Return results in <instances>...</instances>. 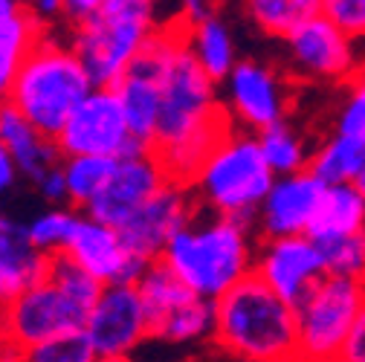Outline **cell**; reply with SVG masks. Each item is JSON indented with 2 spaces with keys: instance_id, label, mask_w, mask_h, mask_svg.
<instances>
[{
  "instance_id": "obj_1",
  "label": "cell",
  "mask_w": 365,
  "mask_h": 362,
  "mask_svg": "<svg viewBox=\"0 0 365 362\" xmlns=\"http://www.w3.org/2000/svg\"><path fill=\"white\" fill-rule=\"evenodd\" d=\"M160 261L197 299L217 301L252 273L255 244L250 226L197 212L186 229L168 241Z\"/></svg>"
},
{
  "instance_id": "obj_2",
  "label": "cell",
  "mask_w": 365,
  "mask_h": 362,
  "mask_svg": "<svg viewBox=\"0 0 365 362\" xmlns=\"http://www.w3.org/2000/svg\"><path fill=\"white\" fill-rule=\"evenodd\" d=\"M212 339L238 362H296V307L250 273L215 301Z\"/></svg>"
},
{
  "instance_id": "obj_3",
  "label": "cell",
  "mask_w": 365,
  "mask_h": 362,
  "mask_svg": "<svg viewBox=\"0 0 365 362\" xmlns=\"http://www.w3.org/2000/svg\"><path fill=\"white\" fill-rule=\"evenodd\" d=\"M93 93V81L70 43L43 35L21 61L9 105L47 140H58L76 108Z\"/></svg>"
},
{
  "instance_id": "obj_4",
  "label": "cell",
  "mask_w": 365,
  "mask_h": 362,
  "mask_svg": "<svg viewBox=\"0 0 365 362\" xmlns=\"http://www.w3.org/2000/svg\"><path fill=\"white\" fill-rule=\"evenodd\" d=\"M157 29V9L148 0H96V9L70 29V50L93 87L113 90Z\"/></svg>"
},
{
  "instance_id": "obj_5",
  "label": "cell",
  "mask_w": 365,
  "mask_h": 362,
  "mask_svg": "<svg viewBox=\"0 0 365 362\" xmlns=\"http://www.w3.org/2000/svg\"><path fill=\"white\" fill-rule=\"evenodd\" d=\"M272 180L276 177L258 148V140L247 130H230L192 180V192L197 206H206L212 214L252 226Z\"/></svg>"
},
{
  "instance_id": "obj_6",
  "label": "cell",
  "mask_w": 365,
  "mask_h": 362,
  "mask_svg": "<svg viewBox=\"0 0 365 362\" xmlns=\"http://www.w3.org/2000/svg\"><path fill=\"white\" fill-rule=\"evenodd\" d=\"M365 304V281L325 276L296 307V362H336Z\"/></svg>"
},
{
  "instance_id": "obj_7",
  "label": "cell",
  "mask_w": 365,
  "mask_h": 362,
  "mask_svg": "<svg viewBox=\"0 0 365 362\" xmlns=\"http://www.w3.org/2000/svg\"><path fill=\"white\" fill-rule=\"evenodd\" d=\"M56 145H58L61 160H70V157L122 160V157L145 151L133 143L119 96L110 87H93V93L67 119Z\"/></svg>"
},
{
  "instance_id": "obj_8",
  "label": "cell",
  "mask_w": 365,
  "mask_h": 362,
  "mask_svg": "<svg viewBox=\"0 0 365 362\" xmlns=\"http://www.w3.org/2000/svg\"><path fill=\"white\" fill-rule=\"evenodd\" d=\"M87 310L70 301L50 279H43L0 310V336L18 351H29L56 336L84 331Z\"/></svg>"
},
{
  "instance_id": "obj_9",
  "label": "cell",
  "mask_w": 365,
  "mask_h": 362,
  "mask_svg": "<svg viewBox=\"0 0 365 362\" xmlns=\"http://www.w3.org/2000/svg\"><path fill=\"white\" fill-rule=\"evenodd\" d=\"M84 333L99 359H130V353L151 339L145 307L133 284H110L90 310Z\"/></svg>"
},
{
  "instance_id": "obj_10",
  "label": "cell",
  "mask_w": 365,
  "mask_h": 362,
  "mask_svg": "<svg viewBox=\"0 0 365 362\" xmlns=\"http://www.w3.org/2000/svg\"><path fill=\"white\" fill-rule=\"evenodd\" d=\"M195 214H197V197H195L192 186L168 183L128 223H122L116 232L130 255H136L145 264H154L163 258L168 241L180 229H186Z\"/></svg>"
},
{
  "instance_id": "obj_11",
  "label": "cell",
  "mask_w": 365,
  "mask_h": 362,
  "mask_svg": "<svg viewBox=\"0 0 365 362\" xmlns=\"http://www.w3.org/2000/svg\"><path fill=\"white\" fill-rule=\"evenodd\" d=\"M252 273L290 307H299L313 287L325 279V261L316 241L302 238H276L255 247Z\"/></svg>"
},
{
  "instance_id": "obj_12",
  "label": "cell",
  "mask_w": 365,
  "mask_h": 362,
  "mask_svg": "<svg viewBox=\"0 0 365 362\" xmlns=\"http://www.w3.org/2000/svg\"><path fill=\"white\" fill-rule=\"evenodd\" d=\"M171 180H168L165 168L160 165V160L151 151L122 157V160H116V168L108 180V186L84 209V214L110 226V229H119L122 223H128Z\"/></svg>"
},
{
  "instance_id": "obj_13",
  "label": "cell",
  "mask_w": 365,
  "mask_h": 362,
  "mask_svg": "<svg viewBox=\"0 0 365 362\" xmlns=\"http://www.w3.org/2000/svg\"><path fill=\"white\" fill-rule=\"evenodd\" d=\"M230 119L238 122L244 130H267L284 122L287 110V90L282 76L261 64V61H238L230 78L223 81ZM223 105V108H226Z\"/></svg>"
},
{
  "instance_id": "obj_14",
  "label": "cell",
  "mask_w": 365,
  "mask_h": 362,
  "mask_svg": "<svg viewBox=\"0 0 365 362\" xmlns=\"http://www.w3.org/2000/svg\"><path fill=\"white\" fill-rule=\"evenodd\" d=\"M64 255L70 261H76L87 276H93L102 287L136 284L148 267L145 261H140L125 249L116 229L87 217L84 212H78V220L73 226V235L67 241Z\"/></svg>"
},
{
  "instance_id": "obj_15",
  "label": "cell",
  "mask_w": 365,
  "mask_h": 362,
  "mask_svg": "<svg viewBox=\"0 0 365 362\" xmlns=\"http://www.w3.org/2000/svg\"><path fill=\"white\" fill-rule=\"evenodd\" d=\"M322 195H325V186L310 171L276 177L264 203L258 206L252 226L264 241L302 238L310 232L319 203H322Z\"/></svg>"
},
{
  "instance_id": "obj_16",
  "label": "cell",
  "mask_w": 365,
  "mask_h": 362,
  "mask_svg": "<svg viewBox=\"0 0 365 362\" xmlns=\"http://www.w3.org/2000/svg\"><path fill=\"white\" fill-rule=\"evenodd\" d=\"M284 43L293 67L310 78L342 81L356 73L354 41H348L325 15L302 24L290 38H284Z\"/></svg>"
},
{
  "instance_id": "obj_17",
  "label": "cell",
  "mask_w": 365,
  "mask_h": 362,
  "mask_svg": "<svg viewBox=\"0 0 365 362\" xmlns=\"http://www.w3.org/2000/svg\"><path fill=\"white\" fill-rule=\"evenodd\" d=\"M50 273V255L38 252L24 232V223H0V310L41 284Z\"/></svg>"
},
{
  "instance_id": "obj_18",
  "label": "cell",
  "mask_w": 365,
  "mask_h": 362,
  "mask_svg": "<svg viewBox=\"0 0 365 362\" xmlns=\"http://www.w3.org/2000/svg\"><path fill=\"white\" fill-rule=\"evenodd\" d=\"M0 148L15 160L18 171L32 183H38L53 165L61 162L58 145L47 137H41L9 102L0 105Z\"/></svg>"
},
{
  "instance_id": "obj_19",
  "label": "cell",
  "mask_w": 365,
  "mask_h": 362,
  "mask_svg": "<svg viewBox=\"0 0 365 362\" xmlns=\"http://www.w3.org/2000/svg\"><path fill=\"white\" fill-rule=\"evenodd\" d=\"M359 232H365V197L359 195V189L354 183L325 189L307 238L322 244V241L348 238Z\"/></svg>"
},
{
  "instance_id": "obj_20",
  "label": "cell",
  "mask_w": 365,
  "mask_h": 362,
  "mask_svg": "<svg viewBox=\"0 0 365 362\" xmlns=\"http://www.w3.org/2000/svg\"><path fill=\"white\" fill-rule=\"evenodd\" d=\"M113 90L119 96L133 143L151 151L157 143V128H160V84L143 76H125Z\"/></svg>"
},
{
  "instance_id": "obj_21",
  "label": "cell",
  "mask_w": 365,
  "mask_h": 362,
  "mask_svg": "<svg viewBox=\"0 0 365 362\" xmlns=\"http://www.w3.org/2000/svg\"><path fill=\"white\" fill-rule=\"evenodd\" d=\"M182 35H186V47H189L192 58L215 84L230 78V73L238 64V56H235V41H232L230 24L223 21L220 12L209 21H203L200 26L182 29Z\"/></svg>"
},
{
  "instance_id": "obj_22",
  "label": "cell",
  "mask_w": 365,
  "mask_h": 362,
  "mask_svg": "<svg viewBox=\"0 0 365 362\" xmlns=\"http://www.w3.org/2000/svg\"><path fill=\"white\" fill-rule=\"evenodd\" d=\"M362 168H365V137H345V133H334L322 148L310 154V165H307V171L325 189L356 183Z\"/></svg>"
},
{
  "instance_id": "obj_23",
  "label": "cell",
  "mask_w": 365,
  "mask_h": 362,
  "mask_svg": "<svg viewBox=\"0 0 365 362\" xmlns=\"http://www.w3.org/2000/svg\"><path fill=\"white\" fill-rule=\"evenodd\" d=\"M133 287H136V293H140V301L145 307L148 325H151V336H154V331L168 319L174 310H180L182 304L195 296L163 261L148 264L145 273L140 276V281H136Z\"/></svg>"
},
{
  "instance_id": "obj_24",
  "label": "cell",
  "mask_w": 365,
  "mask_h": 362,
  "mask_svg": "<svg viewBox=\"0 0 365 362\" xmlns=\"http://www.w3.org/2000/svg\"><path fill=\"white\" fill-rule=\"evenodd\" d=\"M258 148L272 171V177H290V174H302L310 165V151L304 145V140L287 125L279 122L261 133H255Z\"/></svg>"
},
{
  "instance_id": "obj_25",
  "label": "cell",
  "mask_w": 365,
  "mask_h": 362,
  "mask_svg": "<svg viewBox=\"0 0 365 362\" xmlns=\"http://www.w3.org/2000/svg\"><path fill=\"white\" fill-rule=\"evenodd\" d=\"M247 12L267 35L290 38L302 24L322 15V0H252Z\"/></svg>"
},
{
  "instance_id": "obj_26",
  "label": "cell",
  "mask_w": 365,
  "mask_h": 362,
  "mask_svg": "<svg viewBox=\"0 0 365 362\" xmlns=\"http://www.w3.org/2000/svg\"><path fill=\"white\" fill-rule=\"evenodd\" d=\"M113 168H116V160H105V157H70V160H61L64 183H67V203H73L76 209L84 212L102 195V189L108 186Z\"/></svg>"
},
{
  "instance_id": "obj_27",
  "label": "cell",
  "mask_w": 365,
  "mask_h": 362,
  "mask_svg": "<svg viewBox=\"0 0 365 362\" xmlns=\"http://www.w3.org/2000/svg\"><path fill=\"white\" fill-rule=\"evenodd\" d=\"M215 333V301L192 296L180 310H174L168 319L154 331L151 339L160 342H200Z\"/></svg>"
},
{
  "instance_id": "obj_28",
  "label": "cell",
  "mask_w": 365,
  "mask_h": 362,
  "mask_svg": "<svg viewBox=\"0 0 365 362\" xmlns=\"http://www.w3.org/2000/svg\"><path fill=\"white\" fill-rule=\"evenodd\" d=\"M47 35L41 24L32 18L26 4L0 0V56L26 58V53Z\"/></svg>"
},
{
  "instance_id": "obj_29",
  "label": "cell",
  "mask_w": 365,
  "mask_h": 362,
  "mask_svg": "<svg viewBox=\"0 0 365 362\" xmlns=\"http://www.w3.org/2000/svg\"><path fill=\"white\" fill-rule=\"evenodd\" d=\"M76 220H78V212L76 209H61L58 206V209L41 212L29 223H24V232H26V241L38 252L56 258V255H64Z\"/></svg>"
},
{
  "instance_id": "obj_30",
  "label": "cell",
  "mask_w": 365,
  "mask_h": 362,
  "mask_svg": "<svg viewBox=\"0 0 365 362\" xmlns=\"http://www.w3.org/2000/svg\"><path fill=\"white\" fill-rule=\"evenodd\" d=\"M325 261V276L365 281V232L316 244Z\"/></svg>"
},
{
  "instance_id": "obj_31",
  "label": "cell",
  "mask_w": 365,
  "mask_h": 362,
  "mask_svg": "<svg viewBox=\"0 0 365 362\" xmlns=\"http://www.w3.org/2000/svg\"><path fill=\"white\" fill-rule=\"evenodd\" d=\"M47 279H50L70 301H76V304L84 307L87 313L93 310L96 299H99L102 290H105L93 276H87L84 269H81L76 261H70L67 255L50 258V273H47Z\"/></svg>"
},
{
  "instance_id": "obj_32",
  "label": "cell",
  "mask_w": 365,
  "mask_h": 362,
  "mask_svg": "<svg viewBox=\"0 0 365 362\" xmlns=\"http://www.w3.org/2000/svg\"><path fill=\"white\" fill-rule=\"evenodd\" d=\"M24 362H102L84 331H73L24 351Z\"/></svg>"
},
{
  "instance_id": "obj_33",
  "label": "cell",
  "mask_w": 365,
  "mask_h": 362,
  "mask_svg": "<svg viewBox=\"0 0 365 362\" xmlns=\"http://www.w3.org/2000/svg\"><path fill=\"white\" fill-rule=\"evenodd\" d=\"M336 133L365 137V67L348 78V93L336 113Z\"/></svg>"
},
{
  "instance_id": "obj_34",
  "label": "cell",
  "mask_w": 365,
  "mask_h": 362,
  "mask_svg": "<svg viewBox=\"0 0 365 362\" xmlns=\"http://www.w3.org/2000/svg\"><path fill=\"white\" fill-rule=\"evenodd\" d=\"M322 15L348 38H365V0H322Z\"/></svg>"
},
{
  "instance_id": "obj_35",
  "label": "cell",
  "mask_w": 365,
  "mask_h": 362,
  "mask_svg": "<svg viewBox=\"0 0 365 362\" xmlns=\"http://www.w3.org/2000/svg\"><path fill=\"white\" fill-rule=\"evenodd\" d=\"M336 362H365V304L356 313L354 328H351V333H348Z\"/></svg>"
},
{
  "instance_id": "obj_36",
  "label": "cell",
  "mask_w": 365,
  "mask_h": 362,
  "mask_svg": "<svg viewBox=\"0 0 365 362\" xmlns=\"http://www.w3.org/2000/svg\"><path fill=\"white\" fill-rule=\"evenodd\" d=\"M38 192H41V197L47 200V203H53V209H58V203H64L67 200V183H64V171H61V162L58 165H53L47 174H43L41 180H38Z\"/></svg>"
},
{
  "instance_id": "obj_37",
  "label": "cell",
  "mask_w": 365,
  "mask_h": 362,
  "mask_svg": "<svg viewBox=\"0 0 365 362\" xmlns=\"http://www.w3.org/2000/svg\"><path fill=\"white\" fill-rule=\"evenodd\" d=\"M32 18L41 24V29L47 32L50 24H64V0H41V4H29Z\"/></svg>"
},
{
  "instance_id": "obj_38",
  "label": "cell",
  "mask_w": 365,
  "mask_h": 362,
  "mask_svg": "<svg viewBox=\"0 0 365 362\" xmlns=\"http://www.w3.org/2000/svg\"><path fill=\"white\" fill-rule=\"evenodd\" d=\"M21 61H24V58L0 56V105L9 102V90H12V81H15V73H18Z\"/></svg>"
},
{
  "instance_id": "obj_39",
  "label": "cell",
  "mask_w": 365,
  "mask_h": 362,
  "mask_svg": "<svg viewBox=\"0 0 365 362\" xmlns=\"http://www.w3.org/2000/svg\"><path fill=\"white\" fill-rule=\"evenodd\" d=\"M18 165H15V160L6 154V151H0V195H4L6 189H12L15 186V180H18Z\"/></svg>"
},
{
  "instance_id": "obj_40",
  "label": "cell",
  "mask_w": 365,
  "mask_h": 362,
  "mask_svg": "<svg viewBox=\"0 0 365 362\" xmlns=\"http://www.w3.org/2000/svg\"><path fill=\"white\" fill-rule=\"evenodd\" d=\"M354 186H356V189H359V195L365 197V168H362V174L356 177V183H354Z\"/></svg>"
},
{
  "instance_id": "obj_41",
  "label": "cell",
  "mask_w": 365,
  "mask_h": 362,
  "mask_svg": "<svg viewBox=\"0 0 365 362\" xmlns=\"http://www.w3.org/2000/svg\"><path fill=\"white\" fill-rule=\"evenodd\" d=\"M102 362H133V356L130 359H102Z\"/></svg>"
},
{
  "instance_id": "obj_42",
  "label": "cell",
  "mask_w": 365,
  "mask_h": 362,
  "mask_svg": "<svg viewBox=\"0 0 365 362\" xmlns=\"http://www.w3.org/2000/svg\"><path fill=\"white\" fill-rule=\"evenodd\" d=\"M0 223H4V214H0Z\"/></svg>"
},
{
  "instance_id": "obj_43",
  "label": "cell",
  "mask_w": 365,
  "mask_h": 362,
  "mask_svg": "<svg viewBox=\"0 0 365 362\" xmlns=\"http://www.w3.org/2000/svg\"><path fill=\"white\" fill-rule=\"evenodd\" d=\"M0 151H4V148H0Z\"/></svg>"
}]
</instances>
